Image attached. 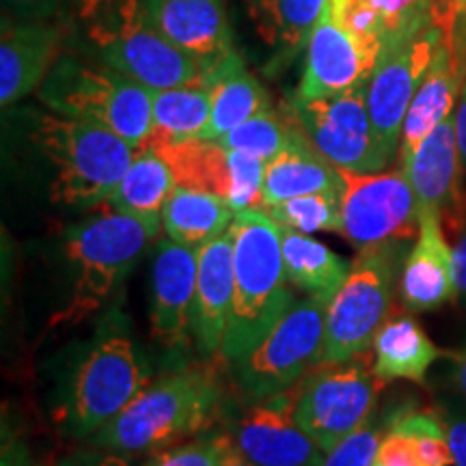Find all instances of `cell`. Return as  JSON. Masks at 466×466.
Returning <instances> with one entry per match:
<instances>
[{"label": "cell", "mask_w": 466, "mask_h": 466, "mask_svg": "<svg viewBox=\"0 0 466 466\" xmlns=\"http://www.w3.org/2000/svg\"><path fill=\"white\" fill-rule=\"evenodd\" d=\"M376 462L380 466H425L415 441L406 434L391 432V430L382 436Z\"/></svg>", "instance_id": "37"}, {"label": "cell", "mask_w": 466, "mask_h": 466, "mask_svg": "<svg viewBox=\"0 0 466 466\" xmlns=\"http://www.w3.org/2000/svg\"><path fill=\"white\" fill-rule=\"evenodd\" d=\"M380 56L335 20L329 3L307 44L305 76L296 97L322 100L367 85Z\"/></svg>", "instance_id": "17"}, {"label": "cell", "mask_w": 466, "mask_h": 466, "mask_svg": "<svg viewBox=\"0 0 466 466\" xmlns=\"http://www.w3.org/2000/svg\"><path fill=\"white\" fill-rule=\"evenodd\" d=\"M289 138V121L283 113L279 115L272 108L264 110V113L250 116L231 132H227L220 138V145L225 149L242 151V154L253 156L264 162H270L275 156H279Z\"/></svg>", "instance_id": "34"}, {"label": "cell", "mask_w": 466, "mask_h": 466, "mask_svg": "<svg viewBox=\"0 0 466 466\" xmlns=\"http://www.w3.org/2000/svg\"><path fill=\"white\" fill-rule=\"evenodd\" d=\"M400 299L410 311H434L456 299L453 248L441 218L430 209H419L417 242L401 268Z\"/></svg>", "instance_id": "21"}, {"label": "cell", "mask_w": 466, "mask_h": 466, "mask_svg": "<svg viewBox=\"0 0 466 466\" xmlns=\"http://www.w3.org/2000/svg\"><path fill=\"white\" fill-rule=\"evenodd\" d=\"M149 370L124 329L110 322L86 343L61 387L55 423L69 439L86 441L147 387Z\"/></svg>", "instance_id": "5"}, {"label": "cell", "mask_w": 466, "mask_h": 466, "mask_svg": "<svg viewBox=\"0 0 466 466\" xmlns=\"http://www.w3.org/2000/svg\"><path fill=\"white\" fill-rule=\"evenodd\" d=\"M37 97L52 113L106 127L134 149L145 147L151 137V89L93 58L72 52L58 56Z\"/></svg>", "instance_id": "6"}, {"label": "cell", "mask_w": 466, "mask_h": 466, "mask_svg": "<svg viewBox=\"0 0 466 466\" xmlns=\"http://www.w3.org/2000/svg\"><path fill=\"white\" fill-rule=\"evenodd\" d=\"M156 233L143 220L102 203L100 212L67 227L63 248L74 270L69 299L50 319V329L83 324L100 313L141 259Z\"/></svg>", "instance_id": "4"}, {"label": "cell", "mask_w": 466, "mask_h": 466, "mask_svg": "<svg viewBox=\"0 0 466 466\" xmlns=\"http://www.w3.org/2000/svg\"><path fill=\"white\" fill-rule=\"evenodd\" d=\"M453 7L456 0H330L335 20L380 55Z\"/></svg>", "instance_id": "23"}, {"label": "cell", "mask_w": 466, "mask_h": 466, "mask_svg": "<svg viewBox=\"0 0 466 466\" xmlns=\"http://www.w3.org/2000/svg\"><path fill=\"white\" fill-rule=\"evenodd\" d=\"M175 186V175L167 160L154 147L145 145L137 149L130 168L106 203L127 217L143 220L158 236L162 229V208Z\"/></svg>", "instance_id": "27"}, {"label": "cell", "mask_w": 466, "mask_h": 466, "mask_svg": "<svg viewBox=\"0 0 466 466\" xmlns=\"http://www.w3.org/2000/svg\"><path fill=\"white\" fill-rule=\"evenodd\" d=\"M283 113L341 171L378 173L393 160L370 116L367 85L322 100H300L294 96Z\"/></svg>", "instance_id": "11"}, {"label": "cell", "mask_w": 466, "mask_h": 466, "mask_svg": "<svg viewBox=\"0 0 466 466\" xmlns=\"http://www.w3.org/2000/svg\"><path fill=\"white\" fill-rule=\"evenodd\" d=\"M404 261L406 242L359 248L348 279L329 305L319 363H343L374 346L389 319Z\"/></svg>", "instance_id": "8"}, {"label": "cell", "mask_w": 466, "mask_h": 466, "mask_svg": "<svg viewBox=\"0 0 466 466\" xmlns=\"http://www.w3.org/2000/svg\"><path fill=\"white\" fill-rule=\"evenodd\" d=\"M220 384L209 367H184L151 380L124 410L85 442L100 450L141 456L160 453L199 436L217 421Z\"/></svg>", "instance_id": "2"}, {"label": "cell", "mask_w": 466, "mask_h": 466, "mask_svg": "<svg viewBox=\"0 0 466 466\" xmlns=\"http://www.w3.org/2000/svg\"><path fill=\"white\" fill-rule=\"evenodd\" d=\"M236 217L238 212L223 197L175 186L162 208V229L173 242L201 250L209 240L229 231Z\"/></svg>", "instance_id": "28"}, {"label": "cell", "mask_w": 466, "mask_h": 466, "mask_svg": "<svg viewBox=\"0 0 466 466\" xmlns=\"http://www.w3.org/2000/svg\"><path fill=\"white\" fill-rule=\"evenodd\" d=\"M56 466H134L126 453L100 450V447H91V450H78L67 453L58 460Z\"/></svg>", "instance_id": "39"}, {"label": "cell", "mask_w": 466, "mask_h": 466, "mask_svg": "<svg viewBox=\"0 0 466 466\" xmlns=\"http://www.w3.org/2000/svg\"><path fill=\"white\" fill-rule=\"evenodd\" d=\"M285 277L291 288L313 294L335 296L350 275L352 261L343 259L309 233L281 229Z\"/></svg>", "instance_id": "31"}, {"label": "cell", "mask_w": 466, "mask_h": 466, "mask_svg": "<svg viewBox=\"0 0 466 466\" xmlns=\"http://www.w3.org/2000/svg\"><path fill=\"white\" fill-rule=\"evenodd\" d=\"M33 143L55 168L52 201L72 208L106 203L137 156L119 134L56 113L37 116Z\"/></svg>", "instance_id": "7"}, {"label": "cell", "mask_w": 466, "mask_h": 466, "mask_svg": "<svg viewBox=\"0 0 466 466\" xmlns=\"http://www.w3.org/2000/svg\"><path fill=\"white\" fill-rule=\"evenodd\" d=\"M236 291L220 359L236 363L296 305L285 277L281 227L261 209L238 212L231 225Z\"/></svg>", "instance_id": "3"}, {"label": "cell", "mask_w": 466, "mask_h": 466, "mask_svg": "<svg viewBox=\"0 0 466 466\" xmlns=\"http://www.w3.org/2000/svg\"><path fill=\"white\" fill-rule=\"evenodd\" d=\"M380 442L382 432L370 421L354 434H350L348 439H343L333 450L326 451L319 466H374Z\"/></svg>", "instance_id": "36"}, {"label": "cell", "mask_w": 466, "mask_h": 466, "mask_svg": "<svg viewBox=\"0 0 466 466\" xmlns=\"http://www.w3.org/2000/svg\"><path fill=\"white\" fill-rule=\"evenodd\" d=\"M199 250L160 240L151 266V335L162 346L177 348L188 341L195 313Z\"/></svg>", "instance_id": "18"}, {"label": "cell", "mask_w": 466, "mask_h": 466, "mask_svg": "<svg viewBox=\"0 0 466 466\" xmlns=\"http://www.w3.org/2000/svg\"><path fill=\"white\" fill-rule=\"evenodd\" d=\"M341 236L352 247L367 248L417 238L419 208L404 168L378 173L341 171Z\"/></svg>", "instance_id": "13"}, {"label": "cell", "mask_w": 466, "mask_h": 466, "mask_svg": "<svg viewBox=\"0 0 466 466\" xmlns=\"http://www.w3.org/2000/svg\"><path fill=\"white\" fill-rule=\"evenodd\" d=\"M343 192V190H341ZM341 192L326 190L313 195L291 197L275 206H268L264 212L281 229H291L300 233H341Z\"/></svg>", "instance_id": "33"}, {"label": "cell", "mask_w": 466, "mask_h": 466, "mask_svg": "<svg viewBox=\"0 0 466 466\" xmlns=\"http://www.w3.org/2000/svg\"><path fill=\"white\" fill-rule=\"evenodd\" d=\"M374 371L384 382H423L434 360L442 352L415 318L400 316L387 319L374 339Z\"/></svg>", "instance_id": "29"}, {"label": "cell", "mask_w": 466, "mask_h": 466, "mask_svg": "<svg viewBox=\"0 0 466 466\" xmlns=\"http://www.w3.org/2000/svg\"><path fill=\"white\" fill-rule=\"evenodd\" d=\"M158 22L168 42L199 61L206 74L233 55L225 0H160Z\"/></svg>", "instance_id": "24"}, {"label": "cell", "mask_w": 466, "mask_h": 466, "mask_svg": "<svg viewBox=\"0 0 466 466\" xmlns=\"http://www.w3.org/2000/svg\"><path fill=\"white\" fill-rule=\"evenodd\" d=\"M453 37L466 46V0H456V35Z\"/></svg>", "instance_id": "45"}, {"label": "cell", "mask_w": 466, "mask_h": 466, "mask_svg": "<svg viewBox=\"0 0 466 466\" xmlns=\"http://www.w3.org/2000/svg\"><path fill=\"white\" fill-rule=\"evenodd\" d=\"M233 291H236V266H233V233H220L199 250L197 268L195 313L192 335L208 357H220L229 326Z\"/></svg>", "instance_id": "22"}, {"label": "cell", "mask_w": 466, "mask_h": 466, "mask_svg": "<svg viewBox=\"0 0 466 466\" xmlns=\"http://www.w3.org/2000/svg\"><path fill=\"white\" fill-rule=\"evenodd\" d=\"M451 371H453V382H456L460 393L466 398V348L451 354Z\"/></svg>", "instance_id": "44"}, {"label": "cell", "mask_w": 466, "mask_h": 466, "mask_svg": "<svg viewBox=\"0 0 466 466\" xmlns=\"http://www.w3.org/2000/svg\"><path fill=\"white\" fill-rule=\"evenodd\" d=\"M442 423H445L447 441L451 447L453 466H466V417L445 415Z\"/></svg>", "instance_id": "40"}, {"label": "cell", "mask_w": 466, "mask_h": 466, "mask_svg": "<svg viewBox=\"0 0 466 466\" xmlns=\"http://www.w3.org/2000/svg\"><path fill=\"white\" fill-rule=\"evenodd\" d=\"M453 275H456V299L466 305V225L453 247Z\"/></svg>", "instance_id": "42"}, {"label": "cell", "mask_w": 466, "mask_h": 466, "mask_svg": "<svg viewBox=\"0 0 466 466\" xmlns=\"http://www.w3.org/2000/svg\"><path fill=\"white\" fill-rule=\"evenodd\" d=\"M0 466H37L33 462L31 453H28L26 445L15 436L5 434L3 439V456H0Z\"/></svg>", "instance_id": "41"}, {"label": "cell", "mask_w": 466, "mask_h": 466, "mask_svg": "<svg viewBox=\"0 0 466 466\" xmlns=\"http://www.w3.org/2000/svg\"><path fill=\"white\" fill-rule=\"evenodd\" d=\"M158 5L160 0H67L63 37L86 58L147 89L203 83L201 63L175 48L162 33Z\"/></svg>", "instance_id": "1"}, {"label": "cell", "mask_w": 466, "mask_h": 466, "mask_svg": "<svg viewBox=\"0 0 466 466\" xmlns=\"http://www.w3.org/2000/svg\"><path fill=\"white\" fill-rule=\"evenodd\" d=\"M302 380L264 400H250L236 423L231 441L255 466H319L324 451L296 421Z\"/></svg>", "instance_id": "15"}, {"label": "cell", "mask_w": 466, "mask_h": 466, "mask_svg": "<svg viewBox=\"0 0 466 466\" xmlns=\"http://www.w3.org/2000/svg\"><path fill=\"white\" fill-rule=\"evenodd\" d=\"M5 17L14 20H35L52 22L55 17H63L67 0H3Z\"/></svg>", "instance_id": "38"}, {"label": "cell", "mask_w": 466, "mask_h": 466, "mask_svg": "<svg viewBox=\"0 0 466 466\" xmlns=\"http://www.w3.org/2000/svg\"><path fill=\"white\" fill-rule=\"evenodd\" d=\"M330 0H247L250 20L279 63L307 48Z\"/></svg>", "instance_id": "30"}, {"label": "cell", "mask_w": 466, "mask_h": 466, "mask_svg": "<svg viewBox=\"0 0 466 466\" xmlns=\"http://www.w3.org/2000/svg\"><path fill=\"white\" fill-rule=\"evenodd\" d=\"M464 83L466 46L450 35L445 44L441 46V50L436 52L432 66L425 74L423 83L419 85L406 113L398 151L400 168H404L410 162L419 145L434 132V127L453 115V104L462 93Z\"/></svg>", "instance_id": "20"}, {"label": "cell", "mask_w": 466, "mask_h": 466, "mask_svg": "<svg viewBox=\"0 0 466 466\" xmlns=\"http://www.w3.org/2000/svg\"><path fill=\"white\" fill-rule=\"evenodd\" d=\"M203 83L212 89V113L201 137L206 141H220L233 127L270 108L266 89L244 69L242 58L236 52L209 69Z\"/></svg>", "instance_id": "26"}, {"label": "cell", "mask_w": 466, "mask_h": 466, "mask_svg": "<svg viewBox=\"0 0 466 466\" xmlns=\"http://www.w3.org/2000/svg\"><path fill=\"white\" fill-rule=\"evenodd\" d=\"M330 300L329 294H313L296 302L247 357L229 365L248 400L281 393L316 370L322 360Z\"/></svg>", "instance_id": "9"}, {"label": "cell", "mask_w": 466, "mask_h": 466, "mask_svg": "<svg viewBox=\"0 0 466 466\" xmlns=\"http://www.w3.org/2000/svg\"><path fill=\"white\" fill-rule=\"evenodd\" d=\"M285 115V113H283ZM288 116V115H285ZM288 145L270 162H266L264 184H261V212L291 197L313 195V192L343 190L341 171L326 160L311 138L289 119Z\"/></svg>", "instance_id": "25"}, {"label": "cell", "mask_w": 466, "mask_h": 466, "mask_svg": "<svg viewBox=\"0 0 466 466\" xmlns=\"http://www.w3.org/2000/svg\"><path fill=\"white\" fill-rule=\"evenodd\" d=\"M462 154L458 147L453 115L434 127L419 145L404 171L410 179L419 209H430L441 218L442 229L453 236L466 225V188Z\"/></svg>", "instance_id": "16"}, {"label": "cell", "mask_w": 466, "mask_h": 466, "mask_svg": "<svg viewBox=\"0 0 466 466\" xmlns=\"http://www.w3.org/2000/svg\"><path fill=\"white\" fill-rule=\"evenodd\" d=\"M212 113V89L206 83L151 89L154 127L147 145L201 138Z\"/></svg>", "instance_id": "32"}, {"label": "cell", "mask_w": 466, "mask_h": 466, "mask_svg": "<svg viewBox=\"0 0 466 466\" xmlns=\"http://www.w3.org/2000/svg\"><path fill=\"white\" fill-rule=\"evenodd\" d=\"M374 466H380V464H378V462H374Z\"/></svg>", "instance_id": "47"}, {"label": "cell", "mask_w": 466, "mask_h": 466, "mask_svg": "<svg viewBox=\"0 0 466 466\" xmlns=\"http://www.w3.org/2000/svg\"><path fill=\"white\" fill-rule=\"evenodd\" d=\"M175 175V184L223 197L236 212L261 209V184L266 162L242 151L225 149L218 141H184L149 145Z\"/></svg>", "instance_id": "14"}, {"label": "cell", "mask_w": 466, "mask_h": 466, "mask_svg": "<svg viewBox=\"0 0 466 466\" xmlns=\"http://www.w3.org/2000/svg\"><path fill=\"white\" fill-rule=\"evenodd\" d=\"M384 380L365 354L343 363H319L302 378L296 421L324 453L371 421Z\"/></svg>", "instance_id": "10"}, {"label": "cell", "mask_w": 466, "mask_h": 466, "mask_svg": "<svg viewBox=\"0 0 466 466\" xmlns=\"http://www.w3.org/2000/svg\"><path fill=\"white\" fill-rule=\"evenodd\" d=\"M453 124H456V137H458L460 154H462V160L466 165V83L462 86V93H460L456 113H453Z\"/></svg>", "instance_id": "43"}, {"label": "cell", "mask_w": 466, "mask_h": 466, "mask_svg": "<svg viewBox=\"0 0 466 466\" xmlns=\"http://www.w3.org/2000/svg\"><path fill=\"white\" fill-rule=\"evenodd\" d=\"M63 26L55 22L3 17L0 37V104L5 108L37 91L61 56Z\"/></svg>", "instance_id": "19"}, {"label": "cell", "mask_w": 466, "mask_h": 466, "mask_svg": "<svg viewBox=\"0 0 466 466\" xmlns=\"http://www.w3.org/2000/svg\"><path fill=\"white\" fill-rule=\"evenodd\" d=\"M229 442V434L199 436V439L179 442L165 451L154 453L147 466H223Z\"/></svg>", "instance_id": "35"}, {"label": "cell", "mask_w": 466, "mask_h": 466, "mask_svg": "<svg viewBox=\"0 0 466 466\" xmlns=\"http://www.w3.org/2000/svg\"><path fill=\"white\" fill-rule=\"evenodd\" d=\"M450 35H456V7L432 25L389 46L367 83V108L384 149L398 156L401 127L412 97L432 66L436 52Z\"/></svg>", "instance_id": "12"}, {"label": "cell", "mask_w": 466, "mask_h": 466, "mask_svg": "<svg viewBox=\"0 0 466 466\" xmlns=\"http://www.w3.org/2000/svg\"><path fill=\"white\" fill-rule=\"evenodd\" d=\"M223 466H255V464H250L248 460L236 450V445H233V441H231L229 447H227V451H225Z\"/></svg>", "instance_id": "46"}]
</instances>
